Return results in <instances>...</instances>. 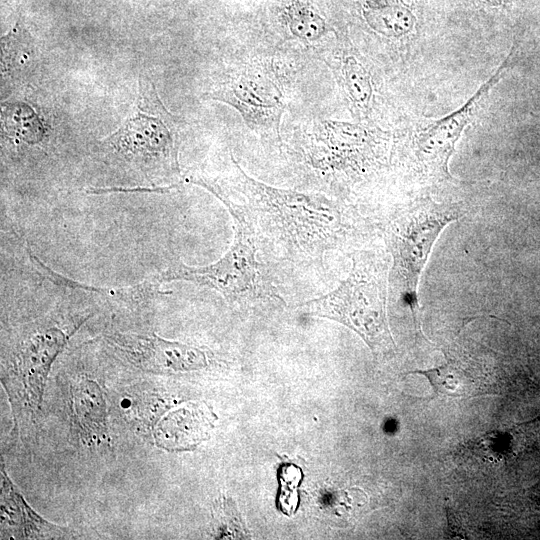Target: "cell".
Masks as SVG:
<instances>
[{
    "label": "cell",
    "mask_w": 540,
    "mask_h": 540,
    "mask_svg": "<svg viewBox=\"0 0 540 540\" xmlns=\"http://www.w3.org/2000/svg\"><path fill=\"white\" fill-rule=\"evenodd\" d=\"M232 161L233 189L244 196L246 206H239L253 228L293 253H319L333 244L341 217L331 202L266 185L248 176L233 157Z\"/></svg>",
    "instance_id": "cell-1"
},
{
    "label": "cell",
    "mask_w": 540,
    "mask_h": 540,
    "mask_svg": "<svg viewBox=\"0 0 540 540\" xmlns=\"http://www.w3.org/2000/svg\"><path fill=\"white\" fill-rule=\"evenodd\" d=\"M178 117L161 102L153 82L139 81L131 111L112 134L100 143L107 163L138 173L148 181H161L179 174Z\"/></svg>",
    "instance_id": "cell-2"
},
{
    "label": "cell",
    "mask_w": 540,
    "mask_h": 540,
    "mask_svg": "<svg viewBox=\"0 0 540 540\" xmlns=\"http://www.w3.org/2000/svg\"><path fill=\"white\" fill-rule=\"evenodd\" d=\"M198 185L213 193L230 211L236 227L234 241L215 263L196 267L178 263L164 271L159 281L184 280L210 287L240 305L283 302L256 259V234L241 207L212 182L202 179Z\"/></svg>",
    "instance_id": "cell-3"
},
{
    "label": "cell",
    "mask_w": 540,
    "mask_h": 540,
    "mask_svg": "<svg viewBox=\"0 0 540 540\" xmlns=\"http://www.w3.org/2000/svg\"><path fill=\"white\" fill-rule=\"evenodd\" d=\"M386 265L356 256L353 268L328 294L305 302L301 312L335 320L355 331L374 353H390L395 343L386 316Z\"/></svg>",
    "instance_id": "cell-4"
},
{
    "label": "cell",
    "mask_w": 540,
    "mask_h": 540,
    "mask_svg": "<svg viewBox=\"0 0 540 540\" xmlns=\"http://www.w3.org/2000/svg\"><path fill=\"white\" fill-rule=\"evenodd\" d=\"M460 215L453 208L427 201L399 215L385 230L393 257L389 278L392 293L410 307L415 319L418 282L433 245L442 230Z\"/></svg>",
    "instance_id": "cell-5"
},
{
    "label": "cell",
    "mask_w": 540,
    "mask_h": 540,
    "mask_svg": "<svg viewBox=\"0 0 540 540\" xmlns=\"http://www.w3.org/2000/svg\"><path fill=\"white\" fill-rule=\"evenodd\" d=\"M206 98L234 107L256 133L278 136L285 104L269 73L250 66L230 75L206 94Z\"/></svg>",
    "instance_id": "cell-6"
},
{
    "label": "cell",
    "mask_w": 540,
    "mask_h": 540,
    "mask_svg": "<svg viewBox=\"0 0 540 540\" xmlns=\"http://www.w3.org/2000/svg\"><path fill=\"white\" fill-rule=\"evenodd\" d=\"M72 333L55 325L39 326L28 332L11 353V388L29 412L40 408L52 363Z\"/></svg>",
    "instance_id": "cell-7"
},
{
    "label": "cell",
    "mask_w": 540,
    "mask_h": 540,
    "mask_svg": "<svg viewBox=\"0 0 540 540\" xmlns=\"http://www.w3.org/2000/svg\"><path fill=\"white\" fill-rule=\"evenodd\" d=\"M512 53L502 62L493 75L459 109L424 127L416 136L414 153L419 164L432 175L449 178L448 163L455 144L464 128L475 117L506 70Z\"/></svg>",
    "instance_id": "cell-8"
},
{
    "label": "cell",
    "mask_w": 540,
    "mask_h": 540,
    "mask_svg": "<svg viewBox=\"0 0 540 540\" xmlns=\"http://www.w3.org/2000/svg\"><path fill=\"white\" fill-rule=\"evenodd\" d=\"M106 338L133 365L146 372L174 374L202 369L207 365L203 350L156 334L114 332Z\"/></svg>",
    "instance_id": "cell-9"
},
{
    "label": "cell",
    "mask_w": 540,
    "mask_h": 540,
    "mask_svg": "<svg viewBox=\"0 0 540 540\" xmlns=\"http://www.w3.org/2000/svg\"><path fill=\"white\" fill-rule=\"evenodd\" d=\"M214 420L206 404L184 403L158 421L154 430L155 444L171 452L194 449L209 438Z\"/></svg>",
    "instance_id": "cell-10"
},
{
    "label": "cell",
    "mask_w": 540,
    "mask_h": 540,
    "mask_svg": "<svg viewBox=\"0 0 540 540\" xmlns=\"http://www.w3.org/2000/svg\"><path fill=\"white\" fill-rule=\"evenodd\" d=\"M67 529L40 517L25 502L1 465V538L59 539L67 538Z\"/></svg>",
    "instance_id": "cell-11"
},
{
    "label": "cell",
    "mask_w": 540,
    "mask_h": 540,
    "mask_svg": "<svg viewBox=\"0 0 540 540\" xmlns=\"http://www.w3.org/2000/svg\"><path fill=\"white\" fill-rule=\"evenodd\" d=\"M353 111L366 116L372 106L371 76L362 60L348 46L341 49L331 66Z\"/></svg>",
    "instance_id": "cell-12"
},
{
    "label": "cell",
    "mask_w": 540,
    "mask_h": 540,
    "mask_svg": "<svg viewBox=\"0 0 540 540\" xmlns=\"http://www.w3.org/2000/svg\"><path fill=\"white\" fill-rule=\"evenodd\" d=\"M73 405L76 422L85 439L99 440L107 432L105 401L94 381L85 380L75 386Z\"/></svg>",
    "instance_id": "cell-13"
},
{
    "label": "cell",
    "mask_w": 540,
    "mask_h": 540,
    "mask_svg": "<svg viewBox=\"0 0 540 540\" xmlns=\"http://www.w3.org/2000/svg\"><path fill=\"white\" fill-rule=\"evenodd\" d=\"M363 16L375 32L390 38L409 34L416 22L411 9L398 0H366Z\"/></svg>",
    "instance_id": "cell-14"
},
{
    "label": "cell",
    "mask_w": 540,
    "mask_h": 540,
    "mask_svg": "<svg viewBox=\"0 0 540 540\" xmlns=\"http://www.w3.org/2000/svg\"><path fill=\"white\" fill-rule=\"evenodd\" d=\"M285 17L290 33L300 40L317 41L327 33L323 17L305 3H292L286 8Z\"/></svg>",
    "instance_id": "cell-15"
},
{
    "label": "cell",
    "mask_w": 540,
    "mask_h": 540,
    "mask_svg": "<svg viewBox=\"0 0 540 540\" xmlns=\"http://www.w3.org/2000/svg\"><path fill=\"white\" fill-rule=\"evenodd\" d=\"M410 373L424 375L437 394L463 396L471 392V376L460 368L454 361H448L445 365L429 369L416 370Z\"/></svg>",
    "instance_id": "cell-16"
},
{
    "label": "cell",
    "mask_w": 540,
    "mask_h": 540,
    "mask_svg": "<svg viewBox=\"0 0 540 540\" xmlns=\"http://www.w3.org/2000/svg\"><path fill=\"white\" fill-rule=\"evenodd\" d=\"M302 476L301 469L294 465L286 464L279 468L280 491L277 505L279 510L288 516L292 515L298 506L297 488L302 481Z\"/></svg>",
    "instance_id": "cell-17"
},
{
    "label": "cell",
    "mask_w": 540,
    "mask_h": 540,
    "mask_svg": "<svg viewBox=\"0 0 540 540\" xmlns=\"http://www.w3.org/2000/svg\"><path fill=\"white\" fill-rule=\"evenodd\" d=\"M486 3H489L490 5H501L504 3L511 2L512 0H483Z\"/></svg>",
    "instance_id": "cell-18"
}]
</instances>
